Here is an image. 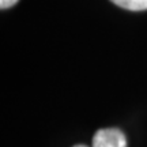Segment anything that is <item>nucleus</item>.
Returning <instances> with one entry per match:
<instances>
[{
    "mask_svg": "<svg viewBox=\"0 0 147 147\" xmlns=\"http://www.w3.org/2000/svg\"><path fill=\"white\" fill-rule=\"evenodd\" d=\"M19 0H0V8L5 10V8H10L12 5H15Z\"/></svg>",
    "mask_w": 147,
    "mask_h": 147,
    "instance_id": "obj_3",
    "label": "nucleus"
},
{
    "mask_svg": "<svg viewBox=\"0 0 147 147\" xmlns=\"http://www.w3.org/2000/svg\"><path fill=\"white\" fill-rule=\"evenodd\" d=\"M110 1L121 8H125L129 11L147 10V0H110Z\"/></svg>",
    "mask_w": 147,
    "mask_h": 147,
    "instance_id": "obj_2",
    "label": "nucleus"
},
{
    "mask_svg": "<svg viewBox=\"0 0 147 147\" xmlns=\"http://www.w3.org/2000/svg\"><path fill=\"white\" fill-rule=\"evenodd\" d=\"M74 147H87V146H84V144H76V146H74Z\"/></svg>",
    "mask_w": 147,
    "mask_h": 147,
    "instance_id": "obj_4",
    "label": "nucleus"
},
{
    "mask_svg": "<svg viewBox=\"0 0 147 147\" xmlns=\"http://www.w3.org/2000/svg\"><path fill=\"white\" fill-rule=\"evenodd\" d=\"M91 147H127V138L117 128H104L95 132Z\"/></svg>",
    "mask_w": 147,
    "mask_h": 147,
    "instance_id": "obj_1",
    "label": "nucleus"
}]
</instances>
